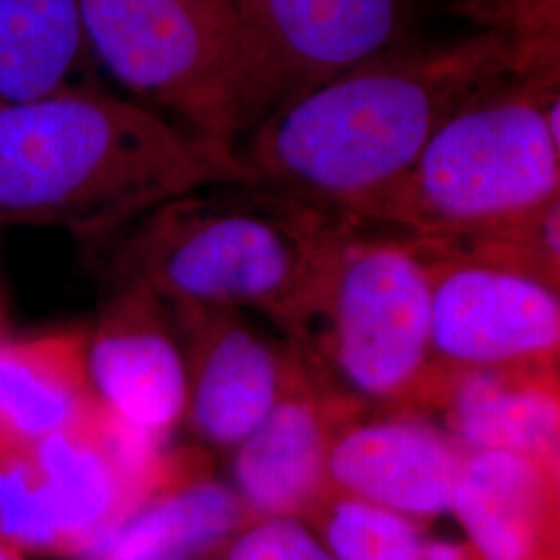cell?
<instances>
[{"mask_svg": "<svg viewBox=\"0 0 560 560\" xmlns=\"http://www.w3.org/2000/svg\"><path fill=\"white\" fill-rule=\"evenodd\" d=\"M541 65H559V30L499 21L400 42L272 113L235 152L261 187L360 221L465 104Z\"/></svg>", "mask_w": 560, "mask_h": 560, "instance_id": "cell-1", "label": "cell"}, {"mask_svg": "<svg viewBox=\"0 0 560 560\" xmlns=\"http://www.w3.org/2000/svg\"><path fill=\"white\" fill-rule=\"evenodd\" d=\"M254 183L237 152L102 85L0 102V226L104 243L166 201Z\"/></svg>", "mask_w": 560, "mask_h": 560, "instance_id": "cell-2", "label": "cell"}, {"mask_svg": "<svg viewBox=\"0 0 560 560\" xmlns=\"http://www.w3.org/2000/svg\"><path fill=\"white\" fill-rule=\"evenodd\" d=\"M351 221L231 183L166 201L102 245L113 289H141L168 307L256 310L291 330L328 243Z\"/></svg>", "mask_w": 560, "mask_h": 560, "instance_id": "cell-3", "label": "cell"}, {"mask_svg": "<svg viewBox=\"0 0 560 560\" xmlns=\"http://www.w3.org/2000/svg\"><path fill=\"white\" fill-rule=\"evenodd\" d=\"M557 96L559 65L486 90L442 125L360 222L418 240H478L559 206L560 143L544 115Z\"/></svg>", "mask_w": 560, "mask_h": 560, "instance_id": "cell-4", "label": "cell"}, {"mask_svg": "<svg viewBox=\"0 0 560 560\" xmlns=\"http://www.w3.org/2000/svg\"><path fill=\"white\" fill-rule=\"evenodd\" d=\"M291 332L310 335L340 388L365 400L418 393L432 372L430 277L407 237L345 224L322 256Z\"/></svg>", "mask_w": 560, "mask_h": 560, "instance_id": "cell-5", "label": "cell"}, {"mask_svg": "<svg viewBox=\"0 0 560 560\" xmlns=\"http://www.w3.org/2000/svg\"><path fill=\"white\" fill-rule=\"evenodd\" d=\"M94 59L141 106L235 150L241 21L224 0H81Z\"/></svg>", "mask_w": 560, "mask_h": 560, "instance_id": "cell-6", "label": "cell"}, {"mask_svg": "<svg viewBox=\"0 0 560 560\" xmlns=\"http://www.w3.org/2000/svg\"><path fill=\"white\" fill-rule=\"evenodd\" d=\"M233 7L243 38L240 140L282 106L407 40L413 18L409 0H235Z\"/></svg>", "mask_w": 560, "mask_h": 560, "instance_id": "cell-7", "label": "cell"}, {"mask_svg": "<svg viewBox=\"0 0 560 560\" xmlns=\"http://www.w3.org/2000/svg\"><path fill=\"white\" fill-rule=\"evenodd\" d=\"M407 240L430 277L432 365H444L448 374L555 365L559 282Z\"/></svg>", "mask_w": 560, "mask_h": 560, "instance_id": "cell-8", "label": "cell"}, {"mask_svg": "<svg viewBox=\"0 0 560 560\" xmlns=\"http://www.w3.org/2000/svg\"><path fill=\"white\" fill-rule=\"evenodd\" d=\"M164 307L185 339V416L201 441L235 448L277 405L295 365H287L237 310Z\"/></svg>", "mask_w": 560, "mask_h": 560, "instance_id": "cell-9", "label": "cell"}, {"mask_svg": "<svg viewBox=\"0 0 560 560\" xmlns=\"http://www.w3.org/2000/svg\"><path fill=\"white\" fill-rule=\"evenodd\" d=\"M88 372L102 407L164 442L187 413V368L171 316L148 291L120 287L88 340Z\"/></svg>", "mask_w": 560, "mask_h": 560, "instance_id": "cell-10", "label": "cell"}, {"mask_svg": "<svg viewBox=\"0 0 560 560\" xmlns=\"http://www.w3.org/2000/svg\"><path fill=\"white\" fill-rule=\"evenodd\" d=\"M465 457L467 448L432 421L374 418L337 430L328 478L340 494L425 523L451 513Z\"/></svg>", "mask_w": 560, "mask_h": 560, "instance_id": "cell-11", "label": "cell"}, {"mask_svg": "<svg viewBox=\"0 0 560 560\" xmlns=\"http://www.w3.org/2000/svg\"><path fill=\"white\" fill-rule=\"evenodd\" d=\"M337 430L328 405L295 370L277 405L235 446L233 490L254 520L314 513L332 492L328 455Z\"/></svg>", "mask_w": 560, "mask_h": 560, "instance_id": "cell-12", "label": "cell"}, {"mask_svg": "<svg viewBox=\"0 0 560 560\" xmlns=\"http://www.w3.org/2000/svg\"><path fill=\"white\" fill-rule=\"evenodd\" d=\"M451 513L480 560H559V465L467 451Z\"/></svg>", "mask_w": 560, "mask_h": 560, "instance_id": "cell-13", "label": "cell"}, {"mask_svg": "<svg viewBox=\"0 0 560 560\" xmlns=\"http://www.w3.org/2000/svg\"><path fill=\"white\" fill-rule=\"evenodd\" d=\"M252 520L233 486L180 455L166 483L75 560H212Z\"/></svg>", "mask_w": 560, "mask_h": 560, "instance_id": "cell-14", "label": "cell"}, {"mask_svg": "<svg viewBox=\"0 0 560 560\" xmlns=\"http://www.w3.org/2000/svg\"><path fill=\"white\" fill-rule=\"evenodd\" d=\"M444 430L467 451H502L559 465L557 365L446 374Z\"/></svg>", "mask_w": 560, "mask_h": 560, "instance_id": "cell-15", "label": "cell"}, {"mask_svg": "<svg viewBox=\"0 0 560 560\" xmlns=\"http://www.w3.org/2000/svg\"><path fill=\"white\" fill-rule=\"evenodd\" d=\"M88 339L48 335L0 345V442H36L98 407Z\"/></svg>", "mask_w": 560, "mask_h": 560, "instance_id": "cell-16", "label": "cell"}, {"mask_svg": "<svg viewBox=\"0 0 560 560\" xmlns=\"http://www.w3.org/2000/svg\"><path fill=\"white\" fill-rule=\"evenodd\" d=\"M81 0H0V102L96 88Z\"/></svg>", "mask_w": 560, "mask_h": 560, "instance_id": "cell-17", "label": "cell"}, {"mask_svg": "<svg viewBox=\"0 0 560 560\" xmlns=\"http://www.w3.org/2000/svg\"><path fill=\"white\" fill-rule=\"evenodd\" d=\"M332 560H425L421 521L332 490L305 520Z\"/></svg>", "mask_w": 560, "mask_h": 560, "instance_id": "cell-18", "label": "cell"}, {"mask_svg": "<svg viewBox=\"0 0 560 560\" xmlns=\"http://www.w3.org/2000/svg\"><path fill=\"white\" fill-rule=\"evenodd\" d=\"M217 560H332L320 538L295 517H258L243 525Z\"/></svg>", "mask_w": 560, "mask_h": 560, "instance_id": "cell-19", "label": "cell"}, {"mask_svg": "<svg viewBox=\"0 0 560 560\" xmlns=\"http://www.w3.org/2000/svg\"><path fill=\"white\" fill-rule=\"evenodd\" d=\"M483 23L511 21L527 27L559 30V0H471Z\"/></svg>", "mask_w": 560, "mask_h": 560, "instance_id": "cell-20", "label": "cell"}, {"mask_svg": "<svg viewBox=\"0 0 560 560\" xmlns=\"http://www.w3.org/2000/svg\"><path fill=\"white\" fill-rule=\"evenodd\" d=\"M425 560H480V557L467 544L430 540L425 548Z\"/></svg>", "mask_w": 560, "mask_h": 560, "instance_id": "cell-21", "label": "cell"}, {"mask_svg": "<svg viewBox=\"0 0 560 560\" xmlns=\"http://www.w3.org/2000/svg\"><path fill=\"white\" fill-rule=\"evenodd\" d=\"M0 560H23L20 550H15L13 546H7L0 541Z\"/></svg>", "mask_w": 560, "mask_h": 560, "instance_id": "cell-22", "label": "cell"}, {"mask_svg": "<svg viewBox=\"0 0 560 560\" xmlns=\"http://www.w3.org/2000/svg\"><path fill=\"white\" fill-rule=\"evenodd\" d=\"M224 2H229V4H233V2H235V0H224Z\"/></svg>", "mask_w": 560, "mask_h": 560, "instance_id": "cell-23", "label": "cell"}]
</instances>
